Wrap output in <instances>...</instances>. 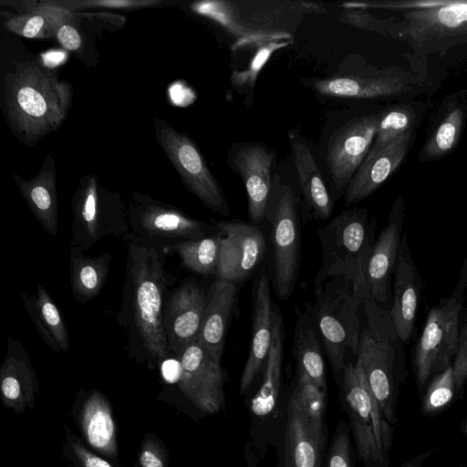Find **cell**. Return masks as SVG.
Returning a JSON list of instances; mask_svg holds the SVG:
<instances>
[{"label":"cell","instance_id":"obj_1","mask_svg":"<svg viewBox=\"0 0 467 467\" xmlns=\"http://www.w3.org/2000/svg\"><path fill=\"white\" fill-rule=\"evenodd\" d=\"M161 248L127 242V263L118 323L127 332L130 357L152 364L170 356L163 325L165 294L175 277Z\"/></svg>","mask_w":467,"mask_h":467},{"label":"cell","instance_id":"obj_2","mask_svg":"<svg viewBox=\"0 0 467 467\" xmlns=\"http://www.w3.org/2000/svg\"><path fill=\"white\" fill-rule=\"evenodd\" d=\"M71 86L38 60L16 64L5 78L6 119L27 145L56 130L72 105Z\"/></svg>","mask_w":467,"mask_h":467},{"label":"cell","instance_id":"obj_3","mask_svg":"<svg viewBox=\"0 0 467 467\" xmlns=\"http://www.w3.org/2000/svg\"><path fill=\"white\" fill-rule=\"evenodd\" d=\"M373 225L366 208L354 207L317 229L322 264L314 279L315 291L328 278L343 277L362 297L367 296L366 272L373 246Z\"/></svg>","mask_w":467,"mask_h":467},{"label":"cell","instance_id":"obj_4","mask_svg":"<svg viewBox=\"0 0 467 467\" xmlns=\"http://www.w3.org/2000/svg\"><path fill=\"white\" fill-rule=\"evenodd\" d=\"M317 301L312 317L336 377L341 376L348 350L356 356L359 348L358 308L364 301L352 284L332 277L315 291Z\"/></svg>","mask_w":467,"mask_h":467},{"label":"cell","instance_id":"obj_5","mask_svg":"<svg viewBox=\"0 0 467 467\" xmlns=\"http://www.w3.org/2000/svg\"><path fill=\"white\" fill-rule=\"evenodd\" d=\"M362 306L368 326L361 331L357 363L379 402L385 419L396 421L394 384L395 341L397 334L389 312L382 310L368 294Z\"/></svg>","mask_w":467,"mask_h":467},{"label":"cell","instance_id":"obj_6","mask_svg":"<svg viewBox=\"0 0 467 467\" xmlns=\"http://www.w3.org/2000/svg\"><path fill=\"white\" fill-rule=\"evenodd\" d=\"M341 394L360 460L366 467H383L391 431L358 363L345 365Z\"/></svg>","mask_w":467,"mask_h":467},{"label":"cell","instance_id":"obj_7","mask_svg":"<svg viewBox=\"0 0 467 467\" xmlns=\"http://www.w3.org/2000/svg\"><path fill=\"white\" fill-rule=\"evenodd\" d=\"M266 217L271 223V282L276 296L286 300L296 285L300 264L299 200L278 174L273 181Z\"/></svg>","mask_w":467,"mask_h":467},{"label":"cell","instance_id":"obj_8","mask_svg":"<svg viewBox=\"0 0 467 467\" xmlns=\"http://www.w3.org/2000/svg\"><path fill=\"white\" fill-rule=\"evenodd\" d=\"M70 246L85 252L105 237L128 242L131 236L128 209L119 198L104 191L94 175L80 180L71 199Z\"/></svg>","mask_w":467,"mask_h":467},{"label":"cell","instance_id":"obj_9","mask_svg":"<svg viewBox=\"0 0 467 467\" xmlns=\"http://www.w3.org/2000/svg\"><path fill=\"white\" fill-rule=\"evenodd\" d=\"M128 219L131 234L130 240L161 249L180 242L206 237L215 229L212 223L192 218L176 207L138 193L133 194L130 201Z\"/></svg>","mask_w":467,"mask_h":467},{"label":"cell","instance_id":"obj_10","mask_svg":"<svg viewBox=\"0 0 467 467\" xmlns=\"http://www.w3.org/2000/svg\"><path fill=\"white\" fill-rule=\"evenodd\" d=\"M400 39L420 55L443 54L467 44V0H451L433 8L407 11L399 22Z\"/></svg>","mask_w":467,"mask_h":467},{"label":"cell","instance_id":"obj_11","mask_svg":"<svg viewBox=\"0 0 467 467\" xmlns=\"http://www.w3.org/2000/svg\"><path fill=\"white\" fill-rule=\"evenodd\" d=\"M156 138L183 184L213 213L230 214L225 195L196 144L160 119H154Z\"/></svg>","mask_w":467,"mask_h":467},{"label":"cell","instance_id":"obj_12","mask_svg":"<svg viewBox=\"0 0 467 467\" xmlns=\"http://www.w3.org/2000/svg\"><path fill=\"white\" fill-rule=\"evenodd\" d=\"M317 95L326 98L370 99L398 97L421 89L416 75L396 66L371 72L302 79Z\"/></svg>","mask_w":467,"mask_h":467},{"label":"cell","instance_id":"obj_13","mask_svg":"<svg viewBox=\"0 0 467 467\" xmlns=\"http://www.w3.org/2000/svg\"><path fill=\"white\" fill-rule=\"evenodd\" d=\"M380 112L355 116L329 136L324 160L334 192L344 194L356 171L371 148Z\"/></svg>","mask_w":467,"mask_h":467},{"label":"cell","instance_id":"obj_14","mask_svg":"<svg viewBox=\"0 0 467 467\" xmlns=\"http://www.w3.org/2000/svg\"><path fill=\"white\" fill-rule=\"evenodd\" d=\"M461 306L457 298L451 297L430 309L416 346L415 368L420 386L431 375L450 366L452 355L456 354Z\"/></svg>","mask_w":467,"mask_h":467},{"label":"cell","instance_id":"obj_15","mask_svg":"<svg viewBox=\"0 0 467 467\" xmlns=\"http://www.w3.org/2000/svg\"><path fill=\"white\" fill-rule=\"evenodd\" d=\"M275 161V150L262 142H235L229 147L226 162L242 179L247 196L248 218L253 224L258 225L265 219Z\"/></svg>","mask_w":467,"mask_h":467},{"label":"cell","instance_id":"obj_16","mask_svg":"<svg viewBox=\"0 0 467 467\" xmlns=\"http://www.w3.org/2000/svg\"><path fill=\"white\" fill-rule=\"evenodd\" d=\"M221 238L216 277L239 284L248 278L265 253V238L259 227L240 220H213Z\"/></svg>","mask_w":467,"mask_h":467},{"label":"cell","instance_id":"obj_17","mask_svg":"<svg viewBox=\"0 0 467 467\" xmlns=\"http://www.w3.org/2000/svg\"><path fill=\"white\" fill-rule=\"evenodd\" d=\"M182 369L181 386L202 410L214 413L224 406L223 371L199 337L189 343L178 356Z\"/></svg>","mask_w":467,"mask_h":467},{"label":"cell","instance_id":"obj_18","mask_svg":"<svg viewBox=\"0 0 467 467\" xmlns=\"http://www.w3.org/2000/svg\"><path fill=\"white\" fill-rule=\"evenodd\" d=\"M415 130L396 138L380 148H370L344 192L349 207L377 191L400 166L414 140Z\"/></svg>","mask_w":467,"mask_h":467},{"label":"cell","instance_id":"obj_19","mask_svg":"<svg viewBox=\"0 0 467 467\" xmlns=\"http://www.w3.org/2000/svg\"><path fill=\"white\" fill-rule=\"evenodd\" d=\"M205 305L206 296L192 281L181 284L167 299L163 325L170 353L178 357L199 337Z\"/></svg>","mask_w":467,"mask_h":467},{"label":"cell","instance_id":"obj_20","mask_svg":"<svg viewBox=\"0 0 467 467\" xmlns=\"http://www.w3.org/2000/svg\"><path fill=\"white\" fill-rule=\"evenodd\" d=\"M288 140L307 217L314 220L329 219L335 201L308 140L298 129L288 131Z\"/></svg>","mask_w":467,"mask_h":467},{"label":"cell","instance_id":"obj_21","mask_svg":"<svg viewBox=\"0 0 467 467\" xmlns=\"http://www.w3.org/2000/svg\"><path fill=\"white\" fill-rule=\"evenodd\" d=\"M404 199L400 195L392 204L386 226L372 246L366 272L368 294L377 303L389 296V283L398 259L404 218Z\"/></svg>","mask_w":467,"mask_h":467},{"label":"cell","instance_id":"obj_22","mask_svg":"<svg viewBox=\"0 0 467 467\" xmlns=\"http://www.w3.org/2000/svg\"><path fill=\"white\" fill-rule=\"evenodd\" d=\"M271 276L263 269L254 282L252 299V333L250 348L240 381L244 394L253 383L267 358L273 337V307L270 293Z\"/></svg>","mask_w":467,"mask_h":467},{"label":"cell","instance_id":"obj_23","mask_svg":"<svg viewBox=\"0 0 467 467\" xmlns=\"http://www.w3.org/2000/svg\"><path fill=\"white\" fill-rule=\"evenodd\" d=\"M395 292L389 316L399 339L407 342L413 332L419 302L420 277L407 236L403 235L395 273Z\"/></svg>","mask_w":467,"mask_h":467},{"label":"cell","instance_id":"obj_24","mask_svg":"<svg viewBox=\"0 0 467 467\" xmlns=\"http://www.w3.org/2000/svg\"><path fill=\"white\" fill-rule=\"evenodd\" d=\"M237 297V284L216 277L206 295L199 339L211 357L222 361L225 334Z\"/></svg>","mask_w":467,"mask_h":467},{"label":"cell","instance_id":"obj_25","mask_svg":"<svg viewBox=\"0 0 467 467\" xmlns=\"http://www.w3.org/2000/svg\"><path fill=\"white\" fill-rule=\"evenodd\" d=\"M15 182L26 205L51 236L58 232V201L56 171L51 154H47L39 172L29 180L14 174Z\"/></svg>","mask_w":467,"mask_h":467},{"label":"cell","instance_id":"obj_26","mask_svg":"<svg viewBox=\"0 0 467 467\" xmlns=\"http://www.w3.org/2000/svg\"><path fill=\"white\" fill-rule=\"evenodd\" d=\"M191 9L220 26L234 39L232 51L257 47L275 40H290L289 33L260 31L248 27L242 21L234 1L213 0L195 2Z\"/></svg>","mask_w":467,"mask_h":467},{"label":"cell","instance_id":"obj_27","mask_svg":"<svg viewBox=\"0 0 467 467\" xmlns=\"http://www.w3.org/2000/svg\"><path fill=\"white\" fill-rule=\"evenodd\" d=\"M467 116L463 95H454L440 108L422 145L420 161H434L450 154L461 140Z\"/></svg>","mask_w":467,"mask_h":467},{"label":"cell","instance_id":"obj_28","mask_svg":"<svg viewBox=\"0 0 467 467\" xmlns=\"http://www.w3.org/2000/svg\"><path fill=\"white\" fill-rule=\"evenodd\" d=\"M25 308L37 333L55 352H67L69 337L59 309L47 289L37 283L36 295L20 292Z\"/></svg>","mask_w":467,"mask_h":467},{"label":"cell","instance_id":"obj_29","mask_svg":"<svg viewBox=\"0 0 467 467\" xmlns=\"http://www.w3.org/2000/svg\"><path fill=\"white\" fill-rule=\"evenodd\" d=\"M293 354L297 375L303 376L317 387L326 389V365L312 314L298 316L296 323Z\"/></svg>","mask_w":467,"mask_h":467},{"label":"cell","instance_id":"obj_30","mask_svg":"<svg viewBox=\"0 0 467 467\" xmlns=\"http://www.w3.org/2000/svg\"><path fill=\"white\" fill-rule=\"evenodd\" d=\"M112 256L105 252L97 256L85 255V251L70 246V286L73 297L85 304L103 289L110 269Z\"/></svg>","mask_w":467,"mask_h":467},{"label":"cell","instance_id":"obj_31","mask_svg":"<svg viewBox=\"0 0 467 467\" xmlns=\"http://www.w3.org/2000/svg\"><path fill=\"white\" fill-rule=\"evenodd\" d=\"M284 324L277 306L273 307V337L265 363L261 388L251 401V410L257 417L267 416L275 408L282 379Z\"/></svg>","mask_w":467,"mask_h":467},{"label":"cell","instance_id":"obj_32","mask_svg":"<svg viewBox=\"0 0 467 467\" xmlns=\"http://www.w3.org/2000/svg\"><path fill=\"white\" fill-rule=\"evenodd\" d=\"M234 2L244 24L260 31L292 34L306 14L298 1L256 2L259 6L250 2L252 7L246 2Z\"/></svg>","mask_w":467,"mask_h":467},{"label":"cell","instance_id":"obj_33","mask_svg":"<svg viewBox=\"0 0 467 467\" xmlns=\"http://www.w3.org/2000/svg\"><path fill=\"white\" fill-rule=\"evenodd\" d=\"M78 14L52 1H41L26 7V11L5 20V27L28 38L55 36L57 27L65 21L75 20Z\"/></svg>","mask_w":467,"mask_h":467},{"label":"cell","instance_id":"obj_34","mask_svg":"<svg viewBox=\"0 0 467 467\" xmlns=\"http://www.w3.org/2000/svg\"><path fill=\"white\" fill-rule=\"evenodd\" d=\"M324 441L306 425L298 410L289 401L285 438L286 467H320Z\"/></svg>","mask_w":467,"mask_h":467},{"label":"cell","instance_id":"obj_35","mask_svg":"<svg viewBox=\"0 0 467 467\" xmlns=\"http://www.w3.org/2000/svg\"><path fill=\"white\" fill-rule=\"evenodd\" d=\"M221 238L216 233L198 240L180 242L162 248L165 254H177L182 266L202 275L216 274Z\"/></svg>","mask_w":467,"mask_h":467},{"label":"cell","instance_id":"obj_36","mask_svg":"<svg viewBox=\"0 0 467 467\" xmlns=\"http://www.w3.org/2000/svg\"><path fill=\"white\" fill-rule=\"evenodd\" d=\"M425 112L421 101L399 104L380 111V118L371 148H380L396 138L415 130Z\"/></svg>","mask_w":467,"mask_h":467},{"label":"cell","instance_id":"obj_37","mask_svg":"<svg viewBox=\"0 0 467 467\" xmlns=\"http://www.w3.org/2000/svg\"><path fill=\"white\" fill-rule=\"evenodd\" d=\"M289 401L298 410L314 435L324 441L326 389L297 375V383Z\"/></svg>","mask_w":467,"mask_h":467},{"label":"cell","instance_id":"obj_38","mask_svg":"<svg viewBox=\"0 0 467 467\" xmlns=\"http://www.w3.org/2000/svg\"><path fill=\"white\" fill-rule=\"evenodd\" d=\"M466 378L467 365L461 358L456 356L453 364H450L440 372L428 388L423 410L431 413L447 406Z\"/></svg>","mask_w":467,"mask_h":467},{"label":"cell","instance_id":"obj_39","mask_svg":"<svg viewBox=\"0 0 467 467\" xmlns=\"http://www.w3.org/2000/svg\"><path fill=\"white\" fill-rule=\"evenodd\" d=\"M84 426L91 446L103 451L114 449V422L109 409L98 394L92 395L87 402Z\"/></svg>","mask_w":467,"mask_h":467},{"label":"cell","instance_id":"obj_40","mask_svg":"<svg viewBox=\"0 0 467 467\" xmlns=\"http://www.w3.org/2000/svg\"><path fill=\"white\" fill-rule=\"evenodd\" d=\"M291 42L290 40H275L256 47L248 66L244 70L232 73L231 88L241 94L253 95L254 84L264 65L276 50L287 47Z\"/></svg>","mask_w":467,"mask_h":467},{"label":"cell","instance_id":"obj_41","mask_svg":"<svg viewBox=\"0 0 467 467\" xmlns=\"http://www.w3.org/2000/svg\"><path fill=\"white\" fill-rule=\"evenodd\" d=\"M338 19L354 27L377 32L385 36L400 39V23L379 19L363 9H343Z\"/></svg>","mask_w":467,"mask_h":467},{"label":"cell","instance_id":"obj_42","mask_svg":"<svg viewBox=\"0 0 467 467\" xmlns=\"http://www.w3.org/2000/svg\"><path fill=\"white\" fill-rule=\"evenodd\" d=\"M348 427L340 421L331 442L327 467H352Z\"/></svg>","mask_w":467,"mask_h":467},{"label":"cell","instance_id":"obj_43","mask_svg":"<svg viewBox=\"0 0 467 467\" xmlns=\"http://www.w3.org/2000/svg\"><path fill=\"white\" fill-rule=\"evenodd\" d=\"M54 4L73 11L84 7L108 8H137L159 4L154 0H81V1H52Z\"/></svg>","mask_w":467,"mask_h":467},{"label":"cell","instance_id":"obj_44","mask_svg":"<svg viewBox=\"0 0 467 467\" xmlns=\"http://www.w3.org/2000/svg\"><path fill=\"white\" fill-rule=\"evenodd\" d=\"M59 44L68 51H78L83 45L82 36L74 24V20L60 24L55 32Z\"/></svg>","mask_w":467,"mask_h":467},{"label":"cell","instance_id":"obj_45","mask_svg":"<svg viewBox=\"0 0 467 467\" xmlns=\"http://www.w3.org/2000/svg\"><path fill=\"white\" fill-rule=\"evenodd\" d=\"M78 453L80 456L85 467H112L106 461L89 454L84 449H78Z\"/></svg>","mask_w":467,"mask_h":467},{"label":"cell","instance_id":"obj_46","mask_svg":"<svg viewBox=\"0 0 467 467\" xmlns=\"http://www.w3.org/2000/svg\"><path fill=\"white\" fill-rule=\"evenodd\" d=\"M163 376L169 382H173L181 378L182 369L180 363L165 361L162 365Z\"/></svg>","mask_w":467,"mask_h":467},{"label":"cell","instance_id":"obj_47","mask_svg":"<svg viewBox=\"0 0 467 467\" xmlns=\"http://www.w3.org/2000/svg\"><path fill=\"white\" fill-rule=\"evenodd\" d=\"M140 462L142 467H163L161 460L150 450L142 451Z\"/></svg>","mask_w":467,"mask_h":467},{"label":"cell","instance_id":"obj_48","mask_svg":"<svg viewBox=\"0 0 467 467\" xmlns=\"http://www.w3.org/2000/svg\"><path fill=\"white\" fill-rule=\"evenodd\" d=\"M456 356L467 365V326L460 331Z\"/></svg>","mask_w":467,"mask_h":467},{"label":"cell","instance_id":"obj_49","mask_svg":"<svg viewBox=\"0 0 467 467\" xmlns=\"http://www.w3.org/2000/svg\"><path fill=\"white\" fill-rule=\"evenodd\" d=\"M298 4L306 14H325L327 12L326 7L320 3L301 0L298 1Z\"/></svg>","mask_w":467,"mask_h":467},{"label":"cell","instance_id":"obj_50","mask_svg":"<svg viewBox=\"0 0 467 467\" xmlns=\"http://www.w3.org/2000/svg\"><path fill=\"white\" fill-rule=\"evenodd\" d=\"M424 456L423 454H421L420 456H419L416 460L412 461L411 462H410L407 466L405 467H420L423 459H424Z\"/></svg>","mask_w":467,"mask_h":467},{"label":"cell","instance_id":"obj_51","mask_svg":"<svg viewBox=\"0 0 467 467\" xmlns=\"http://www.w3.org/2000/svg\"><path fill=\"white\" fill-rule=\"evenodd\" d=\"M465 432H466V434H467V425H466V427H465Z\"/></svg>","mask_w":467,"mask_h":467},{"label":"cell","instance_id":"obj_52","mask_svg":"<svg viewBox=\"0 0 467 467\" xmlns=\"http://www.w3.org/2000/svg\"><path fill=\"white\" fill-rule=\"evenodd\" d=\"M466 321H467V319H466Z\"/></svg>","mask_w":467,"mask_h":467}]
</instances>
